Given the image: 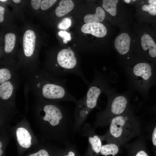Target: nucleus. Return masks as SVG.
Masks as SVG:
<instances>
[{"label": "nucleus", "mask_w": 156, "mask_h": 156, "mask_svg": "<svg viewBox=\"0 0 156 156\" xmlns=\"http://www.w3.org/2000/svg\"><path fill=\"white\" fill-rule=\"evenodd\" d=\"M13 86L9 81L0 84V97L3 100L9 99L12 94Z\"/></svg>", "instance_id": "16"}, {"label": "nucleus", "mask_w": 156, "mask_h": 156, "mask_svg": "<svg viewBox=\"0 0 156 156\" xmlns=\"http://www.w3.org/2000/svg\"><path fill=\"white\" fill-rule=\"evenodd\" d=\"M65 156H75V153L72 151H69L67 155H66Z\"/></svg>", "instance_id": "28"}, {"label": "nucleus", "mask_w": 156, "mask_h": 156, "mask_svg": "<svg viewBox=\"0 0 156 156\" xmlns=\"http://www.w3.org/2000/svg\"><path fill=\"white\" fill-rule=\"evenodd\" d=\"M81 31L85 34H91L95 37L103 38L107 34L106 26L102 23H86L81 28Z\"/></svg>", "instance_id": "11"}, {"label": "nucleus", "mask_w": 156, "mask_h": 156, "mask_svg": "<svg viewBox=\"0 0 156 156\" xmlns=\"http://www.w3.org/2000/svg\"><path fill=\"white\" fill-rule=\"evenodd\" d=\"M58 35L62 38L63 42L65 44L67 43L68 41L71 40L70 34L65 31H60L58 32Z\"/></svg>", "instance_id": "23"}, {"label": "nucleus", "mask_w": 156, "mask_h": 156, "mask_svg": "<svg viewBox=\"0 0 156 156\" xmlns=\"http://www.w3.org/2000/svg\"><path fill=\"white\" fill-rule=\"evenodd\" d=\"M125 68L128 90L148 99L151 87L156 88V66L145 60Z\"/></svg>", "instance_id": "3"}, {"label": "nucleus", "mask_w": 156, "mask_h": 156, "mask_svg": "<svg viewBox=\"0 0 156 156\" xmlns=\"http://www.w3.org/2000/svg\"><path fill=\"white\" fill-rule=\"evenodd\" d=\"M36 36L34 32L28 30L24 33L23 39V46L25 55L31 56L33 53L36 44Z\"/></svg>", "instance_id": "12"}, {"label": "nucleus", "mask_w": 156, "mask_h": 156, "mask_svg": "<svg viewBox=\"0 0 156 156\" xmlns=\"http://www.w3.org/2000/svg\"><path fill=\"white\" fill-rule=\"evenodd\" d=\"M11 75L10 71L6 68L0 69V84L8 81L11 78Z\"/></svg>", "instance_id": "20"}, {"label": "nucleus", "mask_w": 156, "mask_h": 156, "mask_svg": "<svg viewBox=\"0 0 156 156\" xmlns=\"http://www.w3.org/2000/svg\"><path fill=\"white\" fill-rule=\"evenodd\" d=\"M89 143L90 145L92 150L96 154L101 152L102 143L100 138L97 135L89 137Z\"/></svg>", "instance_id": "19"}, {"label": "nucleus", "mask_w": 156, "mask_h": 156, "mask_svg": "<svg viewBox=\"0 0 156 156\" xmlns=\"http://www.w3.org/2000/svg\"><path fill=\"white\" fill-rule=\"evenodd\" d=\"M0 1L2 2H5V1H6L7 0H0Z\"/></svg>", "instance_id": "32"}, {"label": "nucleus", "mask_w": 156, "mask_h": 156, "mask_svg": "<svg viewBox=\"0 0 156 156\" xmlns=\"http://www.w3.org/2000/svg\"><path fill=\"white\" fill-rule=\"evenodd\" d=\"M133 92L128 90L123 93L115 92L107 95L108 103L105 109L97 114L98 118H111L121 115L130 109L129 100Z\"/></svg>", "instance_id": "8"}, {"label": "nucleus", "mask_w": 156, "mask_h": 156, "mask_svg": "<svg viewBox=\"0 0 156 156\" xmlns=\"http://www.w3.org/2000/svg\"><path fill=\"white\" fill-rule=\"evenodd\" d=\"M2 154V151L0 149V156H1Z\"/></svg>", "instance_id": "30"}, {"label": "nucleus", "mask_w": 156, "mask_h": 156, "mask_svg": "<svg viewBox=\"0 0 156 156\" xmlns=\"http://www.w3.org/2000/svg\"><path fill=\"white\" fill-rule=\"evenodd\" d=\"M106 17L105 10L100 6L97 7L96 12L94 14H87L84 18V22L86 23H102Z\"/></svg>", "instance_id": "14"}, {"label": "nucleus", "mask_w": 156, "mask_h": 156, "mask_svg": "<svg viewBox=\"0 0 156 156\" xmlns=\"http://www.w3.org/2000/svg\"><path fill=\"white\" fill-rule=\"evenodd\" d=\"M17 141L21 146L28 148L31 145V136L29 132L23 127L18 128L16 132Z\"/></svg>", "instance_id": "13"}, {"label": "nucleus", "mask_w": 156, "mask_h": 156, "mask_svg": "<svg viewBox=\"0 0 156 156\" xmlns=\"http://www.w3.org/2000/svg\"><path fill=\"white\" fill-rule=\"evenodd\" d=\"M57 64L52 71L57 75H66L70 74L79 76L87 85L90 82L84 76L82 70L79 66L77 59L74 52L71 49H63L58 53L57 57Z\"/></svg>", "instance_id": "7"}, {"label": "nucleus", "mask_w": 156, "mask_h": 156, "mask_svg": "<svg viewBox=\"0 0 156 156\" xmlns=\"http://www.w3.org/2000/svg\"><path fill=\"white\" fill-rule=\"evenodd\" d=\"M120 66L125 68L145 60L138 36L133 26L120 30L114 42Z\"/></svg>", "instance_id": "2"}, {"label": "nucleus", "mask_w": 156, "mask_h": 156, "mask_svg": "<svg viewBox=\"0 0 156 156\" xmlns=\"http://www.w3.org/2000/svg\"><path fill=\"white\" fill-rule=\"evenodd\" d=\"M132 26L139 38L144 58L156 66V29L135 20Z\"/></svg>", "instance_id": "6"}, {"label": "nucleus", "mask_w": 156, "mask_h": 156, "mask_svg": "<svg viewBox=\"0 0 156 156\" xmlns=\"http://www.w3.org/2000/svg\"><path fill=\"white\" fill-rule=\"evenodd\" d=\"M13 1L14 3H19L20 1L21 0H13Z\"/></svg>", "instance_id": "29"}, {"label": "nucleus", "mask_w": 156, "mask_h": 156, "mask_svg": "<svg viewBox=\"0 0 156 156\" xmlns=\"http://www.w3.org/2000/svg\"><path fill=\"white\" fill-rule=\"evenodd\" d=\"M154 27L156 29V26H155Z\"/></svg>", "instance_id": "33"}, {"label": "nucleus", "mask_w": 156, "mask_h": 156, "mask_svg": "<svg viewBox=\"0 0 156 156\" xmlns=\"http://www.w3.org/2000/svg\"><path fill=\"white\" fill-rule=\"evenodd\" d=\"M111 119L109 138L115 144L121 145L125 143L135 134L137 124L130 109Z\"/></svg>", "instance_id": "4"}, {"label": "nucleus", "mask_w": 156, "mask_h": 156, "mask_svg": "<svg viewBox=\"0 0 156 156\" xmlns=\"http://www.w3.org/2000/svg\"><path fill=\"white\" fill-rule=\"evenodd\" d=\"M94 72L92 81L88 85L86 94L75 103L76 106L74 112V127L77 130L91 111L96 106L100 95L104 93L107 95L115 92L116 90L112 85L116 80L114 72L101 71L95 69Z\"/></svg>", "instance_id": "1"}, {"label": "nucleus", "mask_w": 156, "mask_h": 156, "mask_svg": "<svg viewBox=\"0 0 156 156\" xmlns=\"http://www.w3.org/2000/svg\"><path fill=\"white\" fill-rule=\"evenodd\" d=\"M16 39V36L13 33H9L5 35L4 46L5 52L9 53L12 51L15 45Z\"/></svg>", "instance_id": "18"}, {"label": "nucleus", "mask_w": 156, "mask_h": 156, "mask_svg": "<svg viewBox=\"0 0 156 156\" xmlns=\"http://www.w3.org/2000/svg\"><path fill=\"white\" fill-rule=\"evenodd\" d=\"M71 25L70 18L69 17H66L63 19L58 24L57 27L60 29L66 30L70 27Z\"/></svg>", "instance_id": "21"}, {"label": "nucleus", "mask_w": 156, "mask_h": 156, "mask_svg": "<svg viewBox=\"0 0 156 156\" xmlns=\"http://www.w3.org/2000/svg\"><path fill=\"white\" fill-rule=\"evenodd\" d=\"M5 11L4 8L0 6V22H2L4 20V14Z\"/></svg>", "instance_id": "27"}, {"label": "nucleus", "mask_w": 156, "mask_h": 156, "mask_svg": "<svg viewBox=\"0 0 156 156\" xmlns=\"http://www.w3.org/2000/svg\"><path fill=\"white\" fill-rule=\"evenodd\" d=\"M41 1V0H31V5L32 8L35 10L38 9L40 6Z\"/></svg>", "instance_id": "25"}, {"label": "nucleus", "mask_w": 156, "mask_h": 156, "mask_svg": "<svg viewBox=\"0 0 156 156\" xmlns=\"http://www.w3.org/2000/svg\"><path fill=\"white\" fill-rule=\"evenodd\" d=\"M28 156H49L48 152L45 150H40L37 152L29 155Z\"/></svg>", "instance_id": "24"}, {"label": "nucleus", "mask_w": 156, "mask_h": 156, "mask_svg": "<svg viewBox=\"0 0 156 156\" xmlns=\"http://www.w3.org/2000/svg\"><path fill=\"white\" fill-rule=\"evenodd\" d=\"M74 6V3L72 0H62L55 9V14L58 17L62 16L70 12Z\"/></svg>", "instance_id": "15"}, {"label": "nucleus", "mask_w": 156, "mask_h": 156, "mask_svg": "<svg viewBox=\"0 0 156 156\" xmlns=\"http://www.w3.org/2000/svg\"><path fill=\"white\" fill-rule=\"evenodd\" d=\"M133 7L135 21L148 25L156 24V0H127Z\"/></svg>", "instance_id": "9"}, {"label": "nucleus", "mask_w": 156, "mask_h": 156, "mask_svg": "<svg viewBox=\"0 0 156 156\" xmlns=\"http://www.w3.org/2000/svg\"><path fill=\"white\" fill-rule=\"evenodd\" d=\"M134 156H148L147 153L143 150H140L138 151Z\"/></svg>", "instance_id": "26"}, {"label": "nucleus", "mask_w": 156, "mask_h": 156, "mask_svg": "<svg viewBox=\"0 0 156 156\" xmlns=\"http://www.w3.org/2000/svg\"><path fill=\"white\" fill-rule=\"evenodd\" d=\"M56 0H43L41 1L40 8L43 10H46L52 6L57 1Z\"/></svg>", "instance_id": "22"}, {"label": "nucleus", "mask_w": 156, "mask_h": 156, "mask_svg": "<svg viewBox=\"0 0 156 156\" xmlns=\"http://www.w3.org/2000/svg\"><path fill=\"white\" fill-rule=\"evenodd\" d=\"M43 110L45 113L43 118L44 120L48 121L53 126L59 124L60 121L63 118V115L58 107L53 105H48L44 107Z\"/></svg>", "instance_id": "10"}, {"label": "nucleus", "mask_w": 156, "mask_h": 156, "mask_svg": "<svg viewBox=\"0 0 156 156\" xmlns=\"http://www.w3.org/2000/svg\"><path fill=\"white\" fill-rule=\"evenodd\" d=\"M119 148L116 144L111 143L102 146L101 153L105 156L112 155L114 156L118 152Z\"/></svg>", "instance_id": "17"}, {"label": "nucleus", "mask_w": 156, "mask_h": 156, "mask_svg": "<svg viewBox=\"0 0 156 156\" xmlns=\"http://www.w3.org/2000/svg\"><path fill=\"white\" fill-rule=\"evenodd\" d=\"M102 7L112 17V22L120 30L132 26L134 11L131 6L122 0H103Z\"/></svg>", "instance_id": "5"}, {"label": "nucleus", "mask_w": 156, "mask_h": 156, "mask_svg": "<svg viewBox=\"0 0 156 156\" xmlns=\"http://www.w3.org/2000/svg\"><path fill=\"white\" fill-rule=\"evenodd\" d=\"M2 146V144L1 142H0V148L1 149Z\"/></svg>", "instance_id": "31"}]
</instances>
